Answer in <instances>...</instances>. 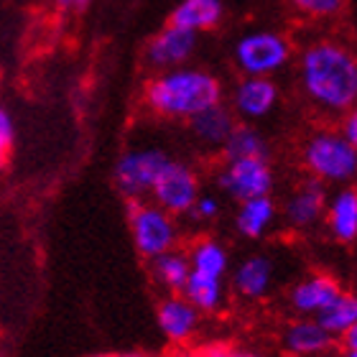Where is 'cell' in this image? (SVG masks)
I'll return each instance as SVG.
<instances>
[{
	"label": "cell",
	"mask_w": 357,
	"mask_h": 357,
	"mask_svg": "<svg viewBox=\"0 0 357 357\" xmlns=\"http://www.w3.org/2000/svg\"><path fill=\"white\" fill-rule=\"evenodd\" d=\"M56 6L61 10H82V8L89 6V0H56Z\"/></svg>",
	"instance_id": "f546056e"
},
{
	"label": "cell",
	"mask_w": 357,
	"mask_h": 357,
	"mask_svg": "<svg viewBox=\"0 0 357 357\" xmlns=\"http://www.w3.org/2000/svg\"><path fill=\"white\" fill-rule=\"evenodd\" d=\"M340 135H342L344 141L352 143V146H357V112H344L342 118V130H340Z\"/></svg>",
	"instance_id": "83f0119b"
},
{
	"label": "cell",
	"mask_w": 357,
	"mask_h": 357,
	"mask_svg": "<svg viewBox=\"0 0 357 357\" xmlns=\"http://www.w3.org/2000/svg\"><path fill=\"white\" fill-rule=\"evenodd\" d=\"M151 273H153L158 286H164L172 294H181L186 278H189V258L181 250H169L164 255H156L151 261Z\"/></svg>",
	"instance_id": "603a6c76"
},
{
	"label": "cell",
	"mask_w": 357,
	"mask_h": 357,
	"mask_svg": "<svg viewBox=\"0 0 357 357\" xmlns=\"http://www.w3.org/2000/svg\"><path fill=\"white\" fill-rule=\"evenodd\" d=\"M232 350L230 347H225V344H212V347H207V350L202 352V357H230Z\"/></svg>",
	"instance_id": "f1b7e54d"
},
{
	"label": "cell",
	"mask_w": 357,
	"mask_h": 357,
	"mask_svg": "<svg viewBox=\"0 0 357 357\" xmlns=\"http://www.w3.org/2000/svg\"><path fill=\"white\" fill-rule=\"evenodd\" d=\"M294 10L306 18H335L347 8V0H289Z\"/></svg>",
	"instance_id": "d4e9b609"
},
{
	"label": "cell",
	"mask_w": 357,
	"mask_h": 357,
	"mask_svg": "<svg viewBox=\"0 0 357 357\" xmlns=\"http://www.w3.org/2000/svg\"><path fill=\"white\" fill-rule=\"evenodd\" d=\"M344 357H357V350H347L344 352Z\"/></svg>",
	"instance_id": "836d02e7"
},
{
	"label": "cell",
	"mask_w": 357,
	"mask_h": 357,
	"mask_svg": "<svg viewBox=\"0 0 357 357\" xmlns=\"http://www.w3.org/2000/svg\"><path fill=\"white\" fill-rule=\"evenodd\" d=\"M342 337H344V347H347V350H357V327L347 329Z\"/></svg>",
	"instance_id": "4dcf8cb0"
},
{
	"label": "cell",
	"mask_w": 357,
	"mask_h": 357,
	"mask_svg": "<svg viewBox=\"0 0 357 357\" xmlns=\"http://www.w3.org/2000/svg\"><path fill=\"white\" fill-rule=\"evenodd\" d=\"M225 8L220 0H181L174 8L169 26L202 33V31H212L222 23Z\"/></svg>",
	"instance_id": "2e32d148"
},
{
	"label": "cell",
	"mask_w": 357,
	"mask_h": 357,
	"mask_svg": "<svg viewBox=\"0 0 357 357\" xmlns=\"http://www.w3.org/2000/svg\"><path fill=\"white\" fill-rule=\"evenodd\" d=\"M291 41L278 31H250L232 49L235 64L245 77H271L291 61Z\"/></svg>",
	"instance_id": "5b68a950"
},
{
	"label": "cell",
	"mask_w": 357,
	"mask_h": 357,
	"mask_svg": "<svg viewBox=\"0 0 357 357\" xmlns=\"http://www.w3.org/2000/svg\"><path fill=\"white\" fill-rule=\"evenodd\" d=\"M304 95L324 112H350L357 100V59L335 38H319L298 56Z\"/></svg>",
	"instance_id": "6da1fadb"
},
{
	"label": "cell",
	"mask_w": 357,
	"mask_h": 357,
	"mask_svg": "<svg viewBox=\"0 0 357 357\" xmlns=\"http://www.w3.org/2000/svg\"><path fill=\"white\" fill-rule=\"evenodd\" d=\"M217 184L235 202L268 197V194L273 192L275 184L273 166H271L268 158H235V161H225V166L217 172Z\"/></svg>",
	"instance_id": "52a82bcc"
},
{
	"label": "cell",
	"mask_w": 357,
	"mask_h": 357,
	"mask_svg": "<svg viewBox=\"0 0 357 357\" xmlns=\"http://www.w3.org/2000/svg\"><path fill=\"white\" fill-rule=\"evenodd\" d=\"M220 212H222L220 199L212 197V194H199L197 202H194V207L189 209V215H192L194 220H199V222H212V220L220 217Z\"/></svg>",
	"instance_id": "4316f807"
},
{
	"label": "cell",
	"mask_w": 357,
	"mask_h": 357,
	"mask_svg": "<svg viewBox=\"0 0 357 357\" xmlns=\"http://www.w3.org/2000/svg\"><path fill=\"white\" fill-rule=\"evenodd\" d=\"M217 102H222V84L204 69H166L146 84V105L169 120H189Z\"/></svg>",
	"instance_id": "7a4b0ae2"
},
{
	"label": "cell",
	"mask_w": 357,
	"mask_h": 357,
	"mask_svg": "<svg viewBox=\"0 0 357 357\" xmlns=\"http://www.w3.org/2000/svg\"><path fill=\"white\" fill-rule=\"evenodd\" d=\"M199 176L192 166L178 164V161H169L166 169L158 174L156 184L151 189L153 204L166 209L169 215H189V209L194 207V202L199 197Z\"/></svg>",
	"instance_id": "ba28073f"
},
{
	"label": "cell",
	"mask_w": 357,
	"mask_h": 357,
	"mask_svg": "<svg viewBox=\"0 0 357 357\" xmlns=\"http://www.w3.org/2000/svg\"><path fill=\"white\" fill-rule=\"evenodd\" d=\"M283 344L294 355H319L335 344V337L329 335L317 319H301L286 329Z\"/></svg>",
	"instance_id": "ac0fdd59"
},
{
	"label": "cell",
	"mask_w": 357,
	"mask_h": 357,
	"mask_svg": "<svg viewBox=\"0 0 357 357\" xmlns=\"http://www.w3.org/2000/svg\"><path fill=\"white\" fill-rule=\"evenodd\" d=\"M230 357H255V355H248V352H232Z\"/></svg>",
	"instance_id": "d6a6232c"
},
{
	"label": "cell",
	"mask_w": 357,
	"mask_h": 357,
	"mask_svg": "<svg viewBox=\"0 0 357 357\" xmlns=\"http://www.w3.org/2000/svg\"><path fill=\"white\" fill-rule=\"evenodd\" d=\"M128 222H130V235H133L135 250L146 261H153L156 255L176 250V220L166 209L158 207V204L143 199H128Z\"/></svg>",
	"instance_id": "277c9868"
},
{
	"label": "cell",
	"mask_w": 357,
	"mask_h": 357,
	"mask_svg": "<svg viewBox=\"0 0 357 357\" xmlns=\"http://www.w3.org/2000/svg\"><path fill=\"white\" fill-rule=\"evenodd\" d=\"M92 357H143L138 352H102V355H92Z\"/></svg>",
	"instance_id": "1f68e13d"
},
{
	"label": "cell",
	"mask_w": 357,
	"mask_h": 357,
	"mask_svg": "<svg viewBox=\"0 0 357 357\" xmlns=\"http://www.w3.org/2000/svg\"><path fill=\"white\" fill-rule=\"evenodd\" d=\"M189 128L199 143L212 146V149H222L225 138L235 128V118H232V110H227L222 102H217L189 118Z\"/></svg>",
	"instance_id": "e0dca14e"
},
{
	"label": "cell",
	"mask_w": 357,
	"mask_h": 357,
	"mask_svg": "<svg viewBox=\"0 0 357 357\" xmlns=\"http://www.w3.org/2000/svg\"><path fill=\"white\" fill-rule=\"evenodd\" d=\"M225 161H235V158H268V143L258 128L250 123H235L230 135L222 143Z\"/></svg>",
	"instance_id": "44dd1931"
},
{
	"label": "cell",
	"mask_w": 357,
	"mask_h": 357,
	"mask_svg": "<svg viewBox=\"0 0 357 357\" xmlns=\"http://www.w3.org/2000/svg\"><path fill=\"white\" fill-rule=\"evenodd\" d=\"M278 105V87L271 77H243L232 92V107L240 118L261 120L275 110Z\"/></svg>",
	"instance_id": "30bf717a"
},
{
	"label": "cell",
	"mask_w": 357,
	"mask_h": 357,
	"mask_svg": "<svg viewBox=\"0 0 357 357\" xmlns=\"http://www.w3.org/2000/svg\"><path fill=\"white\" fill-rule=\"evenodd\" d=\"M13 138H15L13 118H10V112L0 105V172H3V169H6V164H8V153H10Z\"/></svg>",
	"instance_id": "484cf974"
},
{
	"label": "cell",
	"mask_w": 357,
	"mask_h": 357,
	"mask_svg": "<svg viewBox=\"0 0 357 357\" xmlns=\"http://www.w3.org/2000/svg\"><path fill=\"white\" fill-rule=\"evenodd\" d=\"M327 227L337 243L350 245L357 238V192L352 186H344L327 202Z\"/></svg>",
	"instance_id": "9a60e30c"
},
{
	"label": "cell",
	"mask_w": 357,
	"mask_h": 357,
	"mask_svg": "<svg viewBox=\"0 0 357 357\" xmlns=\"http://www.w3.org/2000/svg\"><path fill=\"white\" fill-rule=\"evenodd\" d=\"M342 294V286L327 273H314L306 275L304 281H298L294 289L289 291L291 309L298 312L301 317H317L324 312L337 296Z\"/></svg>",
	"instance_id": "7c38bea8"
},
{
	"label": "cell",
	"mask_w": 357,
	"mask_h": 357,
	"mask_svg": "<svg viewBox=\"0 0 357 357\" xmlns=\"http://www.w3.org/2000/svg\"><path fill=\"white\" fill-rule=\"evenodd\" d=\"M189 271L197 275H207V278H220L222 281L227 268H230V253L227 248L215 238L197 240L189 250Z\"/></svg>",
	"instance_id": "d6986e66"
},
{
	"label": "cell",
	"mask_w": 357,
	"mask_h": 357,
	"mask_svg": "<svg viewBox=\"0 0 357 357\" xmlns=\"http://www.w3.org/2000/svg\"><path fill=\"white\" fill-rule=\"evenodd\" d=\"M181 296L197 309V312H217L225 304V286L220 278H207V275H197L189 271V278L184 283Z\"/></svg>",
	"instance_id": "7402d4cb"
},
{
	"label": "cell",
	"mask_w": 357,
	"mask_h": 357,
	"mask_svg": "<svg viewBox=\"0 0 357 357\" xmlns=\"http://www.w3.org/2000/svg\"><path fill=\"white\" fill-rule=\"evenodd\" d=\"M194 52H197V33L176 29V26H166L146 46V61L153 69L166 72V69L184 67Z\"/></svg>",
	"instance_id": "9c48e42d"
},
{
	"label": "cell",
	"mask_w": 357,
	"mask_h": 357,
	"mask_svg": "<svg viewBox=\"0 0 357 357\" xmlns=\"http://www.w3.org/2000/svg\"><path fill=\"white\" fill-rule=\"evenodd\" d=\"M329 202L327 184H321L319 178H306L296 186V192L291 194L286 202V220L291 227L296 230H306L314 222H319V217L324 215Z\"/></svg>",
	"instance_id": "8fae6325"
},
{
	"label": "cell",
	"mask_w": 357,
	"mask_h": 357,
	"mask_svg": "<svg viewBox=\"0 0 357 357\" xmlns=\"http://www.w3.org/2000/svg\"><path fill=\"white\" fill-rule=\"evenodd\" d=\"M304 166L321 184H350L357 174V146L347 143L340 130H317L301 149Z\"/></svg>",
	"instance_id": "3957f363"
},
{
	"label": "cell",
	"mask_w": 357,
	"mask_h": 357,
	"mask_svg": "<svg viewBox=\"0 0 357 357\" xmlns=\"http://www.w3.org/2000/svg\"><path fill=\"white\" fill-rule=\"evenodd\" d=\"M271 283H273V261L268 255H250L232 273V289L250 301L266 296Z\"/></svg>",
	"instance_id": "5bb4252c"
},
{
	"label": "cell",
	"mask_w": 357,
	"mask_h": 357,
	"mask_svg": "<svg viewBox=\"0 0 357 357\" xmlns=\"http://www.w3.org/2000/svg\"><path fill=\"white\" fill-rule=\"evenodd\" d=\"M156 319L166 340H172V342L192 340L197 327H199V312L181 294H172L158 304Z\"/></svg>",
	"instance_id": "4fadbf2b"
},
{
	"label": "cell",
	"mask_w": 357,
	"mask_h": 357,
	"mask_svg": "<svg viewBox=\"0 0 357 357\" xmlns=\"http://www.w3.org/2000/svg\"><path fill=\"white\" fill-rule=\"evenodd\" d=\"M172 156L161 149H135L128 151L115 164V184L128 199H143L151 194L158 174L164 172Z\"/></svg>",
	"instance_id": "8992f818"
},
{
	"label": "cell",
	"mask_w": 357,
	"mask_h": 357,
	"mask_svg": "<svg viewBox=\"0 0 357 357\" xmlns=\"http://www.w3.org/2000/svg\"><path fill=\"white\" fill-rule=\"evenodd\" d=\"M314 319L319 321L321 327L327 329L332 337H342L347 329L357 327V298L355 294H347V291H342L340 296L332 301V304L324 309V312H319Z\"/></svg>",
	"instance_id": "cb8c5ba5"
},
{
	"label": "cell",
	"mask_w": 357,
	"mask_h": 357,
	"mask_svg": "<svg viewBox=\"0 0 357 357\" xmlns=\"http://www.w3.org/2000/svg\"><path fill=\"white\" fill-rule=\"evenodd\" d=\"M275 220V202L268 197H255V199L240 202V209L235 215V227L243 238H263L266 230Z\"/></svg>",
	"instance_id": "ffe728a7"
}]
</instances>
